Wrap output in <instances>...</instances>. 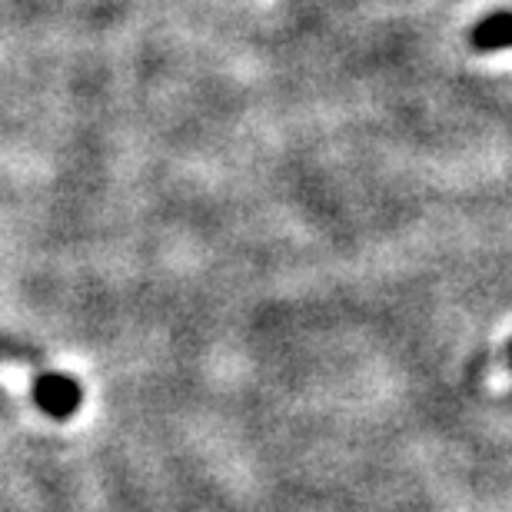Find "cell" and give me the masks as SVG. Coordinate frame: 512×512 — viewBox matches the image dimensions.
Returning a JSON list of instances; mask_svg holds the SVG:
<instances>
[{
	"instance_id": "1",
	"label": "cell",
	"mask_w": 512,
	"mask_h": 512,
	"mask_svg": "<svg viewBox=\"0 0 512 512\" xmlns=\"http://www.w3.org/2000/svg\"><path fill=\"white\" fill-rule=\"evenodd\" d=\"M34 399H37V406L44 409L47 416L70 419L77 413V406H80V386L64 373H47V376H40V380H37Z\"/></svg>"
},
{
	"instance_id": "2",
	"label": "cell",
	"mask_w": 512,
	"mask_h": 512,
	"mask_svg": "<svg viewBox=\"0 0 512 512\" xmlns=\"http://www.w3.org/2000/svg\"><path fill=\"white\" fill-rule=\"evenodd\" d=\"M469 44L483 54L493 50H512V10H499V14L483 17L479 24L469 30Z\"/></svg>"
},
{
	"instance_id": "3",
	"label": "cell",
	"mask_w": 512,
	"mask_h": 512,
	"mask_svg": "<svg viewBox=\"0 0 512 512\" xmlns=\"http://www.w3.org/2000/svg\"><path fill=\"white\" fill-rule=\"evenodd\" d=\"M509 366H512V346H509Z\"/></svg>"
}]
</instances>
